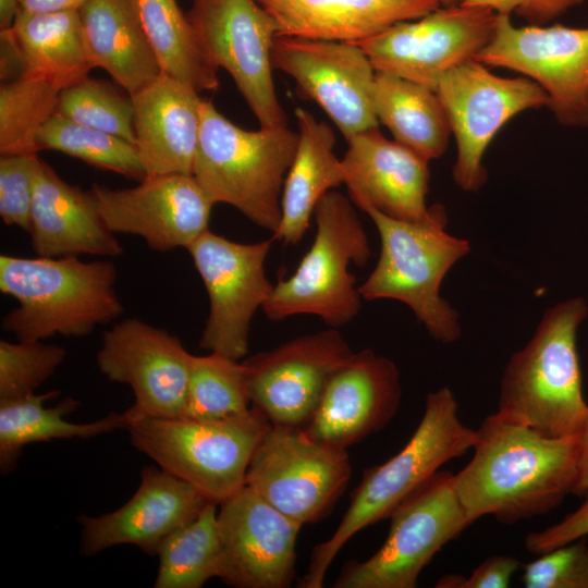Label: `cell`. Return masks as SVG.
Wrapping results in <instances>:
<instances>
[{
	"instance_id": "obj_1",
	"label": "cell",
	"mask_w": 588,
	"mask_h": 588,
	"mask_svg": "<svg viewBox=\"0 0 588 588\" xmlns=\"http://www.w3.org/2000/svg\"><path fill=\"white\" fill-rule=\"evenodd\" d=\"M476 432L470 462L454 475L456 493L473 523L491 515L514 524L552 511L573 492L580 434L546 437L497 413Z\"/></svg>"
},
{
	"instance_id": "obj_2",
	"label": "cell",
	"mask_w": 588,
	"mask_h": 588,
	"mask_svg": "<svg viewBox=\"0 0 588 588\" xmlns=\"http://www.w3.org/2000/svg\"><path fill=\"white\" fill-rule=\"evenodd\" d=\"M117 278L111 260L3 254L0 291L13 297L17 306L2 318L1 328L17 341L88 335L124 311L114 287Z\"/></svg>"
},
{
	"instance_id": "obj_3",
	"label": "cell",
	"mask_w": 588,
	"mask_h": 588,
	"mask_svg": "<svg viewBox=\"0 0 588 588\" xmlns=\"http://www.w3.org/2000/svg\"><path fill=\"white\" fill-rule=\"evenodd\" d=\"M457 407L448 387L428 393L424 415L411 439L390 460L364 471L339 526L314 548L298 587L321 588L332 561L355 534L390 517L441 466L473 449L477 432L460 420Z\"/></svg>"
},
{
	"instance_id": "obj_4",
	"label": "cell",
	"mask_w": 588,
	"mask_h": 588,
	"mask_svg": "<svg viewBox=\"0 0 588 588\" xmlns=\"http://www.w3.org/2000/svg\"><path fill=\"white\" fill-rule=\"evenodd\" d=\"M588 315L583 297L549 308L527 345L510 358L497 414L539 433L580 434L588 417L577 353V331Z\"/></svg>"
},
{
	"instance_id": "obj_5",
	"label": "cell",
	"mask_w": 588,
	"mask_h": 588,
	"mask_svg": "<svg viewBox=\"0 0 588 588\" xmlns=\"http://www.w3.org/2000/svg\"><path fill=\"white\" fill-rule=\"evenodd\" d=\"M381 243L372 272L358 286L364 301L395 299L407 305L434 340L456 341L461 335L458 315L440 296L449 270L470 252L467 240L446 232L444 206H429L417 221L394 219L365 207Z\"/></svg>"
},
{
	"instance_id": "obj_6",
	"label": "cell",
	"mask_w": 588,
	"mask_h": 588,
	"mask_svg": "<svg viewBox=\"0 0 588 588\" xmlns=\"http://www.w3.org/2000/svg\"><path fill=\"white\" fill-rule=\"evenodd\" d=\"M297 142L298 133L287 125L244 130L201 98L193 175L215 204H228L273 233Z\"/></svg>"
},
{
	"instance_id": "obj_7",
	"label": "cell",
	"mask_w": 588,
	"mask_h": 588,
	"mask_svg": "<svg viewBox=\"0 0 588 588\" xmlns=\"http://www.w3.org/2000/svg\"><path fill=\"white\" fill-rule=\"evenodd\" d=\"M316 234L295 272L280 279L262 306L272 321L314 315L331 328L352 321L363 297L351 264L365 267L371 250L368 236L352 203L342 193L328 192L317 204Z\"/></svg>"
},
{
	"instance_id": "obj_8",
	"label": "cell",
	"mask_w": 588,
	"mask_h": 588,
	"mask_svg": "<svg viewBox=\"0 0 588 588\" xmlns=\"http://www.w3.org/2000/svg\"><path fill=\"white\" fill-rule=\"evenodd\" d=\"M127 420L135 449L217 504L245 486L253 454L271 427L253 407L244 415L220 420Z\"/></svg>"
},
{
	"instance_id": "obj_9",
	"label": "cell",
	"mask_w": 588,
	"mask_h": 588,
	"mask_svg": "<svg viewBox=\"0 0 588 588\" xmlns=\"http://www.w3.org/2000/svg\"><path fill=\"white\" fill-rule=\"evenodd\" d=\"M382 546L346 563L335 588H415L421 571L473 522L455 490L454 474L438 470L391 513Z\"/></svg>"
},
{
	"instance_id": "obj_10",
	"label": "cell",
	"mask_w": 588,
	"mask_h": 588,
	"mask_svg": "<svg viewBox=\"0 0 588 588\" xmlns=\"http://www.w3.org/2000/svg\"><path fill=\"white\" fill-rule=\"evenodd\" d=\"M434 90L456 142L453 179L466 192L487 181L483 156L498 132L518 113L548 106L547 94L530 78L499 76L476 59L444 74Z\"/></svg>"
},
{
	"instance_id": "obj_11",
	"label": "cell",
	"mask_w": 588,
	"mask_h": 588,
	"mask_svg": "<svg viewBox=\"0 0 588 588\" xmlns=\"http://www.w3.org/2000/svg\"><path fill=\"white\" fill-rule=\"evenodd\" d=\"M187 16L208 60L233 78L260 127L287 125L272 77L274 19L256 0H193Z\"/></svg>"
},
{
	"instance_id": "obj_12",
	"label": "cell",
	"mask_w": 588,
	"mask_h": 588,
	"mask_svg": "<svg viewBox=\"0 0 588 588\" xmlns=\"http://www.w3.org/2000/svg\"><path fill=\"white\" fill-rule=\"evenodd\" d=\"M351 473L346 450L319 443L302 428L271 425L253 454L245 485L304 525L330 512Z\"/></svg>"
},
{
	"instance_id": "obj_13",
	"label": "cell",
	"mask_w": 588,
	"mask_h": 588,
	"mask_svg": "<svg viewBox=\"0 0 588 588\" xmlns=\"http://www.w3.org/2000/svg\"><path fill=\"white\" fill-rule=\"evenodd\" d=\"M475 59L530 78L547 94L559 123L588 127V27H518L498 15L491 40Z\"/></svg>"
},
{
	"instance_id": "obj_14",
	"label": "cell",
	"mask_w": 588,
	"mask_h": 588,
	"mask_svg": "<svg viewBox=\"0 0 588 588\" xmlns=\"http://www.w3.org/2000/svg\"><path fill=\"white\" fill-rule=\"evenodd\" d=\"M273 241L238 243L208 229L186 248L209 297L200 348L234 360L247 355L253 317L274 286L265 270Z\"/></svg>"
},
{
	"instance_id": "obj_15",
	"label": "cell",
	"mask_w": 588,
	"mask_h": 588,
	"mask_svg": "<svg viewBox=\"0 0 588 588\" xmlns=\"http://www.w3.org/2000/svg\"><path fill=\"white\" fill-rule=\"evenodd\" d=\"M497 14L463 4L439 7L355 42L376 72L432 89L452 69L475 59L491 40Z\"/></svg>"
},
{
	"instance_id": "obj_16",
	"label": "cell",
	"mask_w": 588,
	"mask_h": 588,
	"mask_svg": "<svg viewBox=\"0 0 588 588\" xmlns=\"http://www.w3.org/2000/svg\"><path fill=\"white\" fill-rule=\"evenodd\" d=\"M192 356L167 330L127 318L103 332L96 362L108 380L132 389L127 418H182Z\"/></svg>"
},
{
	"instance_id": "obj_17",
	"label": "cell",
	"mask_w": 588,
	"mask_h": 588,
	"mask_svg": "<svg viewBox=\"0 0 588 588\" xmlns=\"http://www.w3.org/2000/svg\"><path fill=\"white\" fill-rule=\"evenodd\" d=\"M353 353L338 328L330 327L246 358L252 407L270 425L303 428L328 380Z\"/></svg>"
},
{
	"instance_id": "obj_18",
	"label": "cell",
	"mask_w": 588,
	"mask_h": 588,
	"mask_svg": "<svg viewBox=\"0 0 588 588\" xmlns=\"http://www.w3.org/2000/svg\"><path fill=\"white\" fill-rule=\"evenodd\" d=\"M272 64L295 81L345 139L378 127L372 105L376 71L357 45L277 35Z\"/></svg>"
},
{
	"instance_id": "obj_19",
	"label": "cell",
	"mask_w": 588,
	"mask_h": 588,
	"mask_svg": "<svg viewBox=\"0 0 588 588\" xmlns=\"http://www.w3.org/2000/svg\"><path fill=\"white\" fill-rule=\"evenodd\" d=\"M91 189L110 231L137 235L156 252L186 249L208 230L216 205L193 174L147 175L134 187Z\"/></svg>"
},
{
	"instance_id": "obj_20",
	"label": "cell",
	"mask_w": 588,
	"mask_h": 588,
	"mask_svg": "<svg viewBox=\"0 0 588 588\" xmlns=\"http://www.w3.org/2000/svg\"><path fill=\"white\" fill-rule=\"evenodd\" d=\"M220 504V579L236 588L289 587L295 575L296 539L303 525L246 485Z\"/></svg>"
},
{
	"instance_id": "obj_21",
	"label": "cell",
	"mask_w": 588,
	"mask_h": 588,
	"mask_svg": "<svg viewBox=\"0 0 588 588\" xmlns=\"http://www.w3.org/2000/svg\"><path fill=\"white\" fill-rule=\"evenodd\" d=\"M401 397L395 364L365 348L353 353L332 373L302 429L319 443L347 450L383 429L395 416Z\"/></svg>"
},
{
	"instance_id": "obj_22",
	"label": "cell",
	"mask_w": 588,
	"mask_h": 588,
	"mask_svg": "<svg viewBox=\"0 0 588 588\" xmlns=\"http://www.w3.org/2000/svg\"><path fill=\"white\" fill-rule=\"evenodd\" d=\"M209 500L188 482L145 466L133 497L118 510L100 516L79 515L81 553L91 556L119 544H133L157 555L162 542L194 520Z\"/></svg>"
},
{
	"instance_id": "obj_23",
	"label": "cell",
	"mask_w": 588,
	"mask_h": 588,
	"mask_svg": "<svg viewBox=\"0 0 588 588\" xmlns=\"http://www.w3.org/2000/svg\"><path fill=\"white\" fill-rule=\"evenodd\" d=\"M341 159L344 184L353 203L406 221L426 217L429 161L388 139L378 127L362 131L348 139Z\"/></svg>"
},
{
	"instance_id": "obj_24",
	"label": "cell",
	"mask_w": 588,
	"mask_h": 588,
	"mask_svg": "<svg viewBox=\"0 0 588 588\" xmlns=\"http://www.w3.org/2000/svg\"><path fill=\"white\" fill-rule=\"evenodd\" d=\"M27 232L35 254L40 257L110 258L123 253L115 234L101 218L93 189L69 184L41 159L35 174Z\"/></svg>"
},
{
	"instance_id": "obj_25",
	"label": "cell",
	"mask_w": 588,
	"mask_h": 588,
	"mask_svg": "<svg viewBox=\"0 0 588 588\" xmlns=\"http://www.w3.org/2000/svg\"><path fill=\"white\" fill-rule=\"evenodd\" d=\"M199 93L161 73L132 95L135 145L147 175L193 174L200 134Z\"/></svg>"
},
{
	"instance_id": "obj_26",
	"label": "cell",
	"mask_w": 588,
	"mask_h": 588,
	"mask_svg": "<svg viewBox=\"0 0 588 588\" xmlns=\"http://www.w3.org/2000/svg\"><path fill=\"white\" fill-rule=\"evenodd\" d=\"M256 1L274 19L278 35L353 44L441 7L440 0Z\"/></svg>"
},
{
	"instance_id": "obj_27",
	"label": "cell",
	"mask_w": 588,
	"mask_h": 588,
	"mask_svg": "<svg viewBox=\"0 0 588 588\" xmlns=\"http://www.w3.org/2000/svg\"><path fill=\"white\" fill-rule=\"evenodd\" d=\"M295 117L298 142L283 185L280 223L272 233L284 245L301 242L319 200L344 184L342 162L333 151L334 131L306 109L297 108Z\"/></svg>"
},
{
	"instance_id": "obj_28",
	"label": "cell",
	"mask_w": 588,
	"mask_h": 588,
	"mask_svg": "<svg viewBox=\"0 0 588 588\" xmlns=\"http://www.w3.org/2000/svg\"><path fill=\"white\" fill-rule=\"evenodd\" d=\"M79 14L95 68L108 72L127 95L161 74L134 0H89Z\"/></svg>"
},
{
	"instance_id": "obj_29",
	"label": "cell",
	"mask_w": 588,
	"mask_h": 588,
	"mask_svg": "<svg viewBox=\"0 0 588 588\" xmlns=\"http://www.w3.org/2000/svg\"><path fill=\"white\" fill-rule=\"evenodd\" d=\"M7 29L21 60L22 76L45 78L64 88L95 69L79 11H17Z\"/></svg>"
},
{
	"instance_id": "obj_30",
	"label": "cell",
	"mask_w": 588,
	"mask_h": 588,
	"mask_svg": "<svg viewBox=\"0 0 588 588\" xmlns=\"http://www.w3.org/2000/svg\"><path fill=\"white\" fill-rule=\"evenodd\" d=\"M60 391L30 394L21 399L0 402V470L9 474L15 470L22 449L30 443L54 439H88L126 429L125 413H109L91 422H71L63 417L79 406V401L65 397L57 405L46 407L47 400L57 397Z\"/></svg>"
},
{
	"instance_id": "obj_31",
	"label": "cell",
	"mask_w": 588,
	"mask_h": 588,
	"mask_svg": "<svg viewBox=\"0 0 588 588\" xmlns=\"http://www.w3.org/2000/svg\"><path fill=\"white\" fill-rule=\"evenodd\" d=\"M372 105L379 124L391 132L395 142L428 161L445 152L452 131L434 89L376 72Z\"/></svg>"
},
{
	"instance_id": "obj_32",
	"label": "cell",
	"mask_w": 588,
	"mask_h": 588,
	"mask_svg": "<svg viewBox=\"0 0 588 588\" xmlns=\"http://www.w3.org/2000/svg\"><path fill=\"white\" fill-rule=\"evenodd\" d=\"M134 3L161 73L198 93L217 90V69L208 60L193 24L176 0H134Z\"/></svg>"
},
{
	"instance_id": "obj_33",
	"label": "cell",
	"mask_w": 588,
	"mask_h": 588,
	"mask_svg": "<svg viewBox=\"0 0 588 588\" xmlns=\"http://www.w3.org/2000/svg\"><path fill=\"white\" fill-rule=\"evenodd\" d=\"M216 505L209 501L194 520L162 542L155 588H199L212 577L220 578L222 549Z\"/></svg>"
},
{
	"instance_id": "obj_34",
	"label": "cell",
	"mask_w": 588,
	"mask_h": 588,
	"mask_svg": "<svg viewBox=\"0 0 588 588\" xmlns=\"http://www.w3.org/2000/svg\"><path fill=\"white\" fill-rule=\"evenodd\" d=\"M61 87L45 78L21 76L0 87V154H38L37 135L57 113Z\"/></svg>"
},
{
	"instance_id": "obj_35",
	"label": "cell",
	"mask_w": 588,
	"mask_h": 588,
	"mask_svg": "<svg viewBox=\"0 0 588 588\" xmlns=\"http://www.w3.org/2000/svg\"><path fill=\"white\" fill-rule=\"evenodd\" d=\"M38 151L49 149L138 182L146 176L137 147L128 140L54 113L37 135Z\"/></svg>"
},
{
	"instance_id": "obj_36",
	"label": "cell",
	"mask_w": 588,
	"mask_h": 588,
	"mask_svg": "<svg viewBox=\"0 0 588 588\" xmlns=\"http://www.w3.org/2000/svg\"><path fill=\"white\" fill-rule=\"evenodd\" d=\"M249 403L243 362L216 353L192 356L185 417L228 419L248 413Z\"/></svg>"
},
{
	"instance_id": "obj_37",
	"label": "cell",
	"mask_w": 588,
	"mask_h": 588,
	"mask_svg": "<svg viewBox=\"0 0 588 588\" xmlns=\"http://www.w3.org/2000/svg\"><path fill=\"white\" fill-rule=\"evenodd\" d=\"M57 113L135 144L134 107L110 84L88 76L61 89Z\"/></svg>"
},
{
	"instance_id": "obj_38",
	"label": "cell",
	"mask_w": 588,
	"mask_h": 588,
	"mask_svg": "<svg viewBox=\"0 0 588 588\" xmlns=\"http://www.w3.org/2000/svg\"><path fill=\"white\" fill-rule=\"evenodd\" d=\"M65 350L42 341H0V402L34 394L62 364Z\"/></svg>"
},
{
	"instance_id": "obj_39",
	"label": "cell",
	"mask_w": 588,
	"mask_h": 588,
	"mask_svg": "<svg viewBox=\"0 0 588 588\" xmlns=\"http://www.w3.org/2000/svg\"><path fill=\"white\" fill-rule=\"evenodd\" d=\"M524 566L526 588H588V556L585 538L558 547Z\"/></svg>"
},
{
	"instance_id": "obj_40",
	"label": "cell",
	"mask_w": 588,
	"mask_h": 588,
	"mask_svg": "<svg viewBox=\"0 0 588 588\" xmlns=\"http://www.w3.org/2000/svg\"><path fill=\"white\" fill-rule=\"evenodd\" d=\"M38 154L2 155L0 158V217L4 224L29 228Z\"/></svg>"
},
{
	"instance_id": "obj_41",
	"label": "cell",
	"mask_w": 588,
	"mask_h": 588,
	"mask_svg": "<svg viewBox=\"0 0 588 588\" xmlns=\"http://www.w3.org/2000/svg\"><path fill=\"white\" fill-rule=\"evenodd\" d=\"M585 0H462L466 7L488 9L498 15H516L529 25H547Z\"/></svg>"
},
{
	"instance_id": "obj_42",
	"label": "cell",
	"mask_w": 588,
	"mask_h": 588,
	"mask_svg": "<svg viewBox=\"0 0 588 588\" xmlns=\"http://www.w3.org/2000/svg\"><path fill=\"white\" fill-rule=\"evenodd\" d=\"M580 506L559 523L540 531H532L525 539L526 549L542 554L558 547L588 536V492Z\"/></svg>"
},
{
	"instance_id": "obj_43",
	"label": "cell",
	"mask_w": 588,
	"mask_h": 588,
	"mask_svg": "<svg viewBox=\"0 0 588 588\" xmlns=\"http://www.w3.org/2000/svg\"><path fill=\"white\" fill-rule=\"evenodd\" d=\"M520 567L519 561L513 556H489L466 577L463 588H506Z\"/></svg>"
},
{
	"instance_id": "obj_44",
	"label": "cell",
	"mask_w": 588,
	"mask_h": 588,
	"mask_svg": "<svg viewBox=\"0 0 588 588\" xmlns=\"http://www.w3.org/2000/svg\"><path fill=\"white\" fill-rule=\"evenodd\" d=\"M17 11L28 13L57 12L79 9L89 0H16Z\"/></svg>"
},
{
	"instance_id": "obj_45",
	"label": "cell",
	"mask_w": 588,
	"mask_h": 588,
	"mask_svg": "<svg viewBox=\"0 0 588 588\" xmlns=\"http://www.w3.org/2000/svg\"><path fill=\"white\" fill-rule=\"evenodd\" d=\"M588 492V417L580 432V453L578 474L573 494L585 495Z\"/></svg>"
},
{
	"instance_id": "obj_46",
	"label": "cell",
	"mask_w": 588,
	"mask_h": 588,
	"mask_svg": "<svg viewBox=\"0 0 588 588\" xmlns=\"http://www.w3.org/2000/svg\"><path fill=\"white\" fill-rule=\"evenodd\" d=\"M17 13L16 0H0V28L11 27Z\"/></svg>"
},
{
	"instance_id": "obj_47",
	"label": "cell",
	"mask_w": 588,
	"mask_h": 588,
	"mask_svg": "<svg viewBox=\"0 0 588 588\" xmlns=\"http://www.w3.org/2000/svg\"><path fill=\"white\" fill-rule=\"evenodd\" d=\"M466 577L457 574L443 575L436 584L438 588H463Z\"/></svg>"
},
{
	"instance_id": "obj_48",
	"label": "cell",
	"mask_w": 588,
	"mask_h": 588,
	"mask_svg": "<svg viewBox=\"0 0 588 588\" xmlns=\"http://www.w3.org/2000/svg\"><path fill=\"white\" fill-rule=\"evenodd\" d=\"M462 0H440L442 7H450L460 4Z\"/></svg>"
},
{
	"instance_id": "obj_49",
	"label": "cell",
	"mask_w": 588,
	"mask_h": 588,
	"mask_svg": "<svg viewBox=\"0 0 588 588\" xmlns=\"http://www.w3.org/2000/svg\"><path fill=\"white\" fill-rule=\"evenodd\" d=\"M587 556H588V542H587Z\"/></svg>"
}]
</instances>
